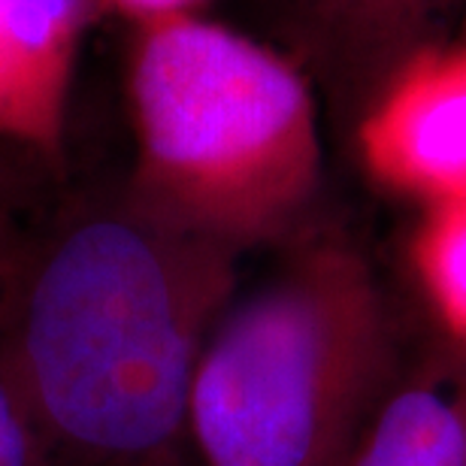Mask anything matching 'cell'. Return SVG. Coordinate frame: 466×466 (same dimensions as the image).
Masks as SVG:
<instances>
[{"instance_id":"obj_1","label":"cell","mask_w":466,"mask_h":466,"mask_svg":"<svg viewBox=\"0 0 466 466\" xmlns=\"http://www.w3.org/2000/svg\"><path fill=\"white\" fill-rule=\"evenodd\" d=\"M239 251L127 188L34 237L0 330V376L55 466L176 463L200 351Z\"/></svg>"},{"instance_id":"obj_2","label":"cell","mask_w":466,"mask_h":466,"mask_svg":"<svg viewBox=\"0 0 466 466\" xmlns=\"http://www.w3.org/2000/svg\"><path fill=\"white\" fill-rule=\"evenodd\" d=\"M127 95L130 198L239 255L294 237L321 185V137L291 61L225 25L167 15L139 34Z\"/></svg>"},{"instance_id":"obj_3","label":"cell","mask_w":466,"mask_h":466,"mask_svg":"<svg viewBox=\"0 0 466 466\" xmlns=\"http://www.w3.org/2000/svg\"><path fill=\"white\" fill-rule=\"evenodd\" d=\"M400 372L367 258L339 237H309L221 312L185 440L200 466H342Z\"/></svg>"},{"instance_id":"obj_4","label":"cell","mask_w":466,"mask_h":466,"mask_svg":"<svg viewBox=\"0 0 466 466\" xmlns=\"http://www.w3.org/2000/svg\"><path fill=\"white\" fill-rule=\"evenodd\" d=\"M358 146L390 191L427 207L466 198V40L400 64L367 100Z\"/></svg>"},{"instance_id":"obj_5","label":"cell","mask_w":466,"mask_h":466,"mask_svg":"<svg viewBox=\"0 0 466 466\" xmlns=\"http://www.w3.org/2000/svg\"><path fill=\"white\" fill-rule=\"evenodd\" d=\"M86 0H0V88L9 143L58 157Z\"/></svg>"},{"instance_id":"obj_6","label":"cell","mask_w":466,"mask_h":466,"mask_svg":"<svg viewBox=\"0 0 466 466\" xmlns=\"http://www.w3.org/2000/svg\"><path fill=\"white\" fill-rule=\"evenodd\" d=\"M342 466H466V351L445 342L400 372Z\"/></svg>"},{"instance_id":"obj_7","label":"cell","mask_w":466,"mask_h":466,"mask_svg":"<svg viewBox=\"0 0 466 466\" xmlns=\"http://www.w3.org/2000/svg\"><path fill=\"white\" fill-rule=\"evenodd\" d=\"M454 0H300V34L312 61L367 100L415 52Z\"/></svg>"},{"instance_id":"obj_8","label":"cell","mask_w":466,"mask_h":466,"mask_svg":"<svg viewBox=\"0 0 466 466\" xmlns=\"http://www.w3.org/2000/svg\"><path fill=\"white\" fill-rule=\"evenodd\" d=\"M412 267L445 339L466 351V198L427 207L412 239Z\"/></svg>"},{"instance_id":"obj_9","label":"cell","mask_w":466,"mask_h":466,"mask_svg":"<svg viewBox=\"0 0 466 466\" xmlns=\"http://www.w3.org/2000/svg\"><path fill=\"white\" fill-rule=\"evenodd\" d=\"M0 466H55L4 376H0Z\"/></svg>"},{"instance_id":"obj_10","label":"cell","mask_w":466,"mask_h":466,"mask_svg":"<svg viewBox=\"0 0 466 466\" xmlns=\"http://www.w3.org/2000/svg\"><path fill=\"white\" fill-rule=\"evenodd\" d=\"M31 248H34V237H22L15 230L13 218H9V212L4 207V194H0V330H4L9 312H13Z\"/></svg>"},{"instance_id":"obj_11","label":"cell","mask_w":466,"mask_h":466,"mask_svg":"<svg viewBox=\"0 0 466 466\" xmlns=\"http://www.w3.org/2000/svg\"><path fill=\"white\" fill-rule=\"evenodd\" d=\"M116 9L127 15H137L143 22H155V18H167V15H182L194 0H106Z\"/></svg>"},{"instance_id":"obj_12","label":"cell","mask_w":466,"mask_h":466,"mask_svg":"<svg viewBox=\"0 0 466 466\" xmlns=\"http://www.w3.org/2000/svg\"><path fill=\"white\" fill-rule=\"evenodd\" d=\"M0 139H6V143H9V116H6L4 88H0Z\"/></svg>"},{"instance_id":"obj_13","label":"cell","mask_w":466,"mask_h":466,"mask_svg":"<svg viewBox=\"0 0 466 466\" xmlns=\"http://www.w3.org/2000/svg\"><path fill=\"white\" fill-rule=\"evenodd\" d=\"M164 466H176V463H164Z\"/></svg>"},{"instance_id":"obj_14","label":"cell","mask_w":466,"mask_h":466,"mask_svg":"<svg viewBox=\"0 0 466 466\" xmlns=\"http://www.w3.org/2000/svg\"><path fill=\"white\" fill-rule=\"evenodd\" d=\"M0 194H4V188H0Z\"/></svg>"}]
</instances>
